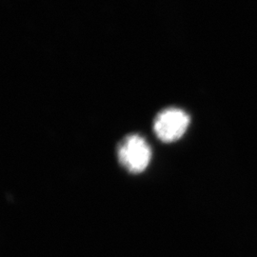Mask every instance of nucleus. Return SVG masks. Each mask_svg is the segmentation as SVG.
Segmentation results:
<instances>
[{"instance_id":"obj_1","label":"nucleus","mask_w":257,"mask_h":257,"mask_svg":"<svg viewBox=\"0 0 257 257\" xmlns=\"http://www.w3.org/2000/svg\"><path fill=\"white\" fill-rule=\"evenodd\" d=\"M120 165L131 174H140L146 170L152 157V151L146 140L138 135L123 138L117 146Z\"/></svg>"},{"instance_id":"obj_2","label":"nucleus","mask_w":257,"mask_h":257,"mask_svg":"<svg viewBox=\"0 0 257 257\" xmlns=\"http://www.w3.org/2000/svg\"><path fill=\"white\" fill-rule=\"evenodd\" d=\"M190 124V117L184 110L169 108L161 110L154 122L156 137L161 141L171 143L183 137Z\"/></svg>"}]
</instances>
